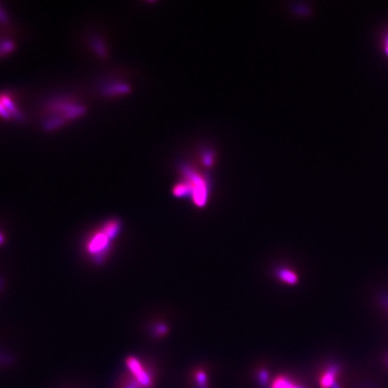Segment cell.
<instances>
[{"mask_svg":"<svg viewBox=\"0 0 388 388\" xmlns=\"http://www.w3.org/2000/svg\"><path fill=\"white\" fill-rule=\"evenodd\" d=\"M189 182H186L190 190V194L196 206L204 207L208 200V186L202 177L196 175L190 176Z\"/></svg>","mask_w":388,"mask_h":388,"instance_id":"3","label":"cell"},{"mask_svg":"<svg viewBox=\"0 0 388 388\" xmlns=\"http://www.w3.org/2000/svg\"><path fill=\"white\" fill-rule=\"evenodd\" d=\"M111 241H113V239L109 236L102 227L100 230L94 232L92 236L88 238L86 249L95 261L101 263V261L106 257L108 252L110 251Z\"/></svg>","mask_w":388,"mask_h":388,"instance_id":"1","label":"cell"},{"mask_svg":"<svg viewBox=\"0 0 388 388\" xmlns=\"http://www.w3.org/2000/svg\"><path fill=\"white\" fill-rule=\"evenodd\" d=\"M340 372V367L338 365L329 366L323 371L319 379V384L322 388H333L336 385V379Z\"/></svg>","mask_w":388,"mask_h":388,"instance_id":"4","label":"cell"},{"mask_svg":"<svg viewBox=\"0 0 388 388\" xmlns=\"http://www.w3.org/2000/svg\"><path fill=\"white\" fill-rule=\"evenodd\" d=\"M381 302H382V305H384V307L388 311V295L382 296Z\"/></svg>","mask_w":388,"mask_h":388,"instance_id":"13","label":"cell"},{"mask_svg":"<svg viewBox=\"0 0 388 388\" xmlns=\"http://www.w3.org/2000/svg\"><path fill=\"white\" fill-rule=\"evenodd\" d=\"M271 388H305L304 387L298 386L297 384L294 383L291 379H288L284 376H280L273 382Z\"/></svg>","mask_w":388,"mask_h":388,"instance_id":"8","label":"cell"},{"mask_svg":"<svg viewBox=\"0 0 388 388\" xmlns=\"http://www.w3.org/2000/svg\"><path fill=\"white\" fill-rule=\"evenodd\" d=\"M259 376H260L261 383H262V385L265 386L266 383H267V381H268V372L266 370H263V371L260 372Z\"/></svg>","mask_w":388,"mask_h":388,"instance_id":"11","label":"cell"},{"mask_svg":"<svg viewBox=\"0 0 388 388\" xmlns=\"http://www.w3.org/2000/svg\"><path fill=\"white\" fill-rule=\"evenodd\" d=\"M126 364L129 369V373L132 375L144 388H152L154 383L152 371L146 368L141 361L130 357L126 361Z\"/></svg>","mask_w":388,"mask_h":388,"instance_id":"2","label":"cell"},{"mask_svg":"<svg viewBox=\"0 0 388 388\" xmlns=\"http://www.w3.org/2000/svg\"><path fill=\"white\" fill-rule=\"evenodd\" d=\"M6 20V17H5V15H4V14L1 12V10H0V21H2V22H4V21H5Z\"/></svg>","mask_w":388,"mask_h":388,"instance_id":"14","label":"cell"},{"mask_svg":"<svg viewBox=\"0 0 388 388\" xmlns=\"http://www.w3.org/2000/svg\"><path fill=\"white\" fill-rule=\"evenodd\" d=\"M197 384L199 385V388H208V378L207 375L203 370H199L195 375Z\"/></svg>","mask_w":388,"mask_h":388,"instance_id":"9","label":"cell"},{"mask_svg":"<svg viewBox=\"0 0 388 388\" xmlns=\"http://www.w3.org/2000/svg\"><path fill=\"white\" fill-rule=\"evenodd\" d=\"M155 332H156L157 335H159V336L165 335L166 333L167 332V326H165V325H162V324L161 325H158L157 328H156V330H155Z\"/></svg>","mask_w":388,"mask_h":388,"instance_id":"12","label":"cell"},{"mask_svg":"<svg viewBox=\"0 0 388 388\" xmlns=\"http://www.w3.org/2000/svg\"><path fill=\"white\" fill-rule=\"evenodd\" d=\"M278 276L282 282L289 285H295L298 282V277L296 273L290 269H282L281 271H279Z\"/></svg>","mask_w":388,"mask_h":388,"instance_id":"7","label":"cell"},{"mask_svg":"<svg viewBox=\"0 0 388 388\" xmlns=\"http://www.w3.org/2000/svg\"><path fill=\"white\" fill-rule=\"evenodd\" d=\"M0 116L6 120H10L12 118V116L10 115L9 112L6 111V109L1 102H0Z\"/></svg>","mask_w":388,"mask_h":388,"instance_id":"10","label":"cell"},{"mask_svg":"<svg viewBox=\"0 0 388 388\" xmlns=\"http://www.w3.org/2000/svg\"><path fill=\"white\" fill-rule=\"evenodd\" d=\"M0 102L4 105V107L6 109V111L9 112L10 115L12 116L13 118L18 120H21L23 119V115L19 112L18 110L16 109V107L14 105V102H12V100L10 99L8 96L1 95L0 96Z\"/></svg>","mask_w":388,"mask_h":388,"instance_id":"6","label":"cell"},{"mask_svg":"<svg viewBox=\"0 0 388 388\" xmlns=\"http://www.w3.org/2000/svg\"><path fill=\"white\" fill-rule=\"evenodd\" d=\"M116 388H144L141 384L130 373H127L120 377L117 382Z\"/></svg>","mask_w":388,"mask_h":388,"instance_id":"5","label":"cell"}]
</instances>
